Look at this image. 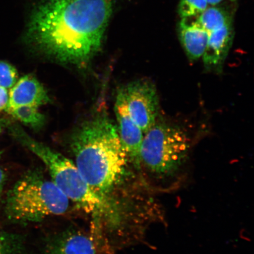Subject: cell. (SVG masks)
<instances>
[{
	"label": "cell",
	"mask_w": 254,
	"mask_h": 254,
	"mask_svg": "<svg viewBox=\"0 0 254 254\" xmlns=\"http://www.w3.org/2000/svg\"><path fill=\"white\" fill-rule=\"evenodd\" d=\"M23 249V240L18 235L0 231V254H18Z\"/></svg>",
	"instance_id": "14"
},
{
	"label": "cell",
	"mask_w": 254,
	"mask_h": 254,
	"mask_svg": "<svg viewBox=\"0 0 254 254\" xmlns=\"http://www.w3.org/2000/svg\"><path fill=\"white\" fill-rule=\"evenodd\" d=\"M69 200L38 170L25 174L8 193L5 212L16 223L37 222L67 211Z\"/></svg>",
	"instance_id": "5"
},
{
	"label": "cell",
	"mask_w": 254,
	"mask_h": 254,
	"mask_svg": "<svg viewBox=\"0 0 254 254\" xmlns=\"http://www.w3.org/2000/svg\"><path fill=\"white\" fill-rule=\"evenodd\" d=\"M130 116L144 134L156 122L159 101L156 88L150 81L140 79L122 89Z\"/></svg>",
	"instance_id": "6"
},
{
	"label": "cell",
	"mask_w": 254,
	"mask_h": 254,
	"mask_svg": "<svg viewBox=\"0 0 254 254\" xmlns=\"http://www.w3.org/2000/svg\"><path fill=\"white\" fill-rule=\"evenodd\" d=\"M12 132L19 141L43 162L51 179L64 194L91 214L95 222L106 217H113L112 214L117 218L115 206L94 192L74 162L43 143L35 140L18 127H14Z\"/></svg>",
	"instance_id": "4"
},
{
	"label": "cell",
	"mask_w": 254,
	"mask_h": 254,
	"mask_svg": "<svg viewBox=\"0 0 254 254\" xmlns=\"http://www.w3.org/2000/svg\"><path fill=\"white\" fill-rule=\"evenodd\" d=\"M70 142L79 173L97 194L111 204L109 198L125 182L129 162L117 127L106 114H97L76 129Z\"/></svg>",
	"instance_id": "2"
},
{
	"label": "cell",
	"mask_w": 254,
	"mask_h": 254,
	"mask_svg": "<svg viewBox=\"0 0 254 254\" xmlns=\"http://www.w3.org/2000/svg\"><path fill=\"white\" fill-rule=\"evenodd\" d=\"M225 1V0H206L208 4L211 5H216L219 4L222 1ZM229 1H235V0H229Z\"/></svg>",
	"instance_id": "19"
},
{
	"label": "cell",
	"mask_w": 254,
	"mask_h": 254,
	"mask_svg": "<svg viewBox=\"0 0 254 254\" xmlns=\"http://www.w3.org/2000/svg\"><path fill=\"white\" fill-rule=\"evenodd\" d=\"M9 101L7 89L0 87V111L7 110Z\"/></svg>",
	"instance_id": "17"
},
{
	"label": "cell",
	"mask_w": 254,
	"mask_h": 254,
	"mask_svg": "<svg viewBox=\"0 0 254 254\" xmlns=\"http://www.w3.org/2000/svg\"><path fill=\"white\" fill-rule=\"evenodd\" d=\"M115 113L119 126V134L129 160L138 170L139 155L144 132L129 113L122 90L117 95Z\"/></svg>",
	"instance_id": "7"
},
{
	"label": "cell",
	"mask_w": 254,
	"mask_h": 254,
	"mask_svg": "<svg viewBox=\"0 0 254 254\" xmlns=\"http://www.w3.org/2000/svg\"><path fill=\"white\" fill-rule=\"evenodd\" d=\"M207 7L206 0H180L179 15L182 18H190L201 14Z\"/></svg>",
	"instance_id": "15"
},
{
	"label": "cell",
	"mask_w": 254,
	"mask_h": 254,
	"mask_svg": "<svg viewBox=\"0 0 254 254\" xmlns=\"http://www.w3.org/2000/svg\"><path fill=\"white\" fill-rule=\"evenodd\" d=\"M144 134L138 165L143 182L151 190L159 191L178 188L187 176L188 136L179 127L163 123H155Z\"/></svg>",
	"instance_id": "3"
},
{
	"label": "cell",
	"mask_w": 254,
	"mask_h": 254,
	"mask_svg": "<svg viewBox=\"0 0 254 254\" xmlns=\"http://www.w3.org/2000/svg\"><path fill=\"white\" fill-rule=\"evenodd\" d=\"M6 180H7V174H6L4 170L0 168V198H1L2 195Z\"/></svg>",
	"instance_id": "18"
},
{
	"label": "cell",
	"mask_w": 254,
	"mask_h": 254,
	"mask_svg": "<svg viewBox=\"0 0 254 254\" xmlns=\"http://www.w3.org/2000/svg\"><path fill=\"white\" fill-rule=\"evenodd\" d=\"M197 16L195 21L209 34L231 23L230 15L218 7H207Z\"/></svg>",
	"instance_id": "12"
},
{
	"label": "cell",
	"mask_w": 254,
	"mask_h": 254,
	"mask_svg": "<svg viewBox=\"0 0 254 254\" xmlns=\"http://www.w3.org/2000/svg\"><path fill=\"white\" fill-rule=\"evenodd\" d=\"M209 34L195 21L182 18L179 25V38L190 60L196 61L201 58L207 45Z\"/></svg>",
	"instance_id": "11"
},
{
	"label": "cell",
	"mask_w": 254,
	"mask_h": 254,
	"mask_svg": "<svg viewBox=\"0 0 254 254\" xmlns=\"http://www.w3.org/2000/svg\"><path fill=\"white\" fill-rule=\"evenodd\" d=\"M1 131H2V125H1V123H0V134H1Z\"/></svg>",
	"instance_id": "20"
},
{
	"label": "cell",
	"mask_w": 254,
	"mask_h": 254,
	"mask_svg": "<svg viewBox=\"0 0 254 254\" xmlns=\"http://www.w3.org/2000/svg\"><path fill=\"white\" fill-rule=\"evenodd\" d=\"M15 119L35 129H39L45 125L46 117L38 110V107L24 106L7 110Z\"/></svg>",
	"instance_id": "13"
},
{
	"label": "cell",
	"mask_w": 254,
	"mask_h": 254,
	"mask_svg": "<svg viewBox=\"0 0 254 254\" xmlns=\"http://www.w3.org/2000/svg\"><path fill=\"white\" fill-rule=\"evenodd\" d=\"M46 254H98L94 241L80 231H67L47 247Z\"/></svg>",
	"instance_id": "10"
},
{
	"label": "cell",
	"mask_w": 254,
	"mask_h": 254,
	"mask_svg": "<svg viewBox=\"0 0 254 254\" xmlns=\"http://www.w3.org/2000/svg\"><path fill=\"white\" fill-rule=\"evenodd\" d=\"M233 38L231 23L209 33L207 45L202 55L203 63L206 70L215 72L222 71Z\"/></svg>",
	"instance_id": "9"
},
{
	"label": "cell",
	"mask_w": 254,
	"mask_h": 254,
	"mask_svg": "<svg viewBox=\"0 0 254 254\" xmlns=\"http://www.w3.org/2000/svg\"><path fill=\"white\" fill-rule=\"evenodd\" d=\"M10 89L7 110L24 106L39 107L50 101L46 89L34 75L22 77Z\"/></svg>",
	"instance_id": "8"
},
{
	"label": "cell",
	"mask_w": 254,
	"mask_h": 254,
	"mask_svg": "<svg viewBox=\"0 0 254 254\" xmlns=\"http://www.w3.org/2000/svg\"><path fill=\"white\" fill-rule=\"evenodd\" d=\"M18 80V72L8 63L0 61V87L11 88Z\"/></svg>",
	"instance_id": "16"
},
{
	"label": "cell",
	"mask_w": 254,
	"mask_h": 254,
	"mask_svg": "<svg viewBox=\"0 0 254 254\" xmlns=\"http://www.w3.org/2000/svg\"><path fill=\"white\" fill-rule=\"evenodd\" d=\"M1 152H0V157H1Z\"/></svg>",
	"instance_id": "21"
},
{
	"label": "cell",
	"mask_w": 254,
	"mask_h": 254,
	"mask_svg": "<svg viewBox=\"0 0 254 254\" xmlns=\"http://www.w3.org/2000/svg\"><path fill=\"white\" fill-rule=\"evenodd\" d=\"M112 8L111 0H45L32 15L26 39L57 62L84 65L100 49Z\"/></svg>",
	"instance_id": "1"
}]
</instances>
